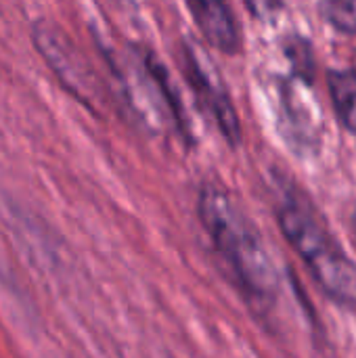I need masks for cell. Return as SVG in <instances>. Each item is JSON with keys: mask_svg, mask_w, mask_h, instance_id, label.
I'll return each instance as SVG.
<instances>
[{"mask_svg": "<svg viewBox=\"0 0 356 358\" xmlns=\"http://www.w3.org/2000/svg\"><path fill=\"white\" fill-rule=\"evenodd\" d=\"M199 216L241 287L260 302L273 300L277 292L273 262L260 235L229 193L216 185L204 187L199 195Z\"/></svg>", "mask_w": 356, "mask_h": 358, "instance_id": "obj_1", "label": "cell"}, {"mask_svg": "<svg viewBox=\"0 0 356 358\" xmlns=\"http://www.w3.org/2000/svg\"><path fill=\"white\" fill-rule=\"evenodd\" d=\"M279 224L319 287L334 302L355 308L356 264L332 237L311 201L300 193H287L279 206Z\"/></svg>", "mask_w": 356, "mask_h": 358, "instance_id": "obj_2", "label": "cell"}, {"mask_svg": "<svg viewBox=\"0 0 356 358\" xmlns=\"http://www.w3.org/2000/svg\"><path fill=\"white\" fill-rule=\"evenodd\" d=\"M31 38H34L38 52L48 63L50 71L59 78V82L76 99L90 105L97 99V80L88 63L80 55V50L65 36V31L59 29L55 23H48L42 19L34 23Z\"/></svg>", "mask_w": 356, "mask_h": 358, "instance_id": "obj_3", "label": "cell"}, {"mask_svg": "<svg viewBox=\"0 0 356 358\" xmlns=\"http://www.w3.org/2000/svg\"><path fill=\"white\" fill-rule=\"evenodd\" d=\"M183 55H185V71L191 80V86L195 88L199 99L206 103L208 111L214 115L225 138L231 145H237L241 141L239 117L212 59L191 40H185Z\"/></svg>", "mask_w": 356, "mask_h": 358, "instance_id": "obj_4", "label": "cell"}, {"mask_svg": "<svg viewBox=\"0 0 356 358\" xmlns=\"http://www.w3.org/2000/svg\"><path fill=\"white\" fill-rule=\"evenodd\" d=\"M189 8L193 13L195 23L199 25V29L204 31L206 40L227 52L233 55L239 48V27L229 10L227 4L222 2H208V0H199V2H189Z\"/></svg>", "mask_w": 356, "mask_h": 358, "instance_id": "obj_5", "label": "cell"}, {"mask_svg": "<svg viewBox=\"0 0 356 358\" xmlns=\"http://www.w3.org/2000/svg\"><path fill=\"white\" fill-rule=\"evenodd\" d=\"M327 82L338 117L350 132H356V73L348 69L329 71Z\"/></svg>", "mask_w": 356, "mask_h": 358, "instance_id": "obj_6", "label": "cell"}, {"mask_svg": "<svg viewBox=\"0 0 356 358\" xmlns=\"http://www.w3.org/2000/svg\"><path fill=\"white\" fill-rule=\"evenodd\" d=\"M319 8L334 27L356 34V0H329L321 2Z\"/></svg>", "mask_w": 356, "mask_h": 358, "instance_id": "obj_7", "label": "cell"}, {"mask_svg": "<svg viewBox=\"0 0 356 358\" xmlns=\"http://www.w3.org/2000/svg\"><path fill=\"white\" fill-rule=\"evenodd\" d=\"M285 55L292 59L294 69H296L302 78H306V80L313 78V55H311V48H308V44H306L304 40L294 38V40L285 46Z\"/></svg>", "mask_w": 356, "mask_h": 358, "instance_id": "obj_8", "label": "cell"}, {"mask_svg": "<svg viewBox=\"0 0 356 358\" xmlns=\"http://www.w3.org/2000/svg\"><path fill=\"white\" fill-rule=\"evenodd\" d=\"M353 227H355V235H356V214H355V218H353Z\"/></svg>", "mask_w": 356, "mask_h": 358, "instance_id": "obj_9", "label": "cell"}]
</instances>
